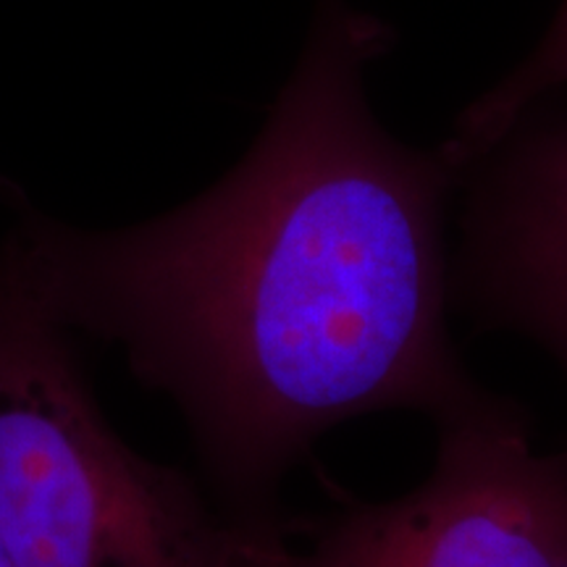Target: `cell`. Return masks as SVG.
<instances>
[{"mask_svg": "<svg viewBox=\"0 0 567 567\" xmlns=\"http://www.w3.org/2000/svg\"><path fill=\"white\" fill-rule=\"evenodd\" d=\"M268 520L216 515L130 450L69 334L0 292V542L13 567H255Z\"/></svg>", "mask_w": 567, "mask_h": 567, "instance_id": "2", "label": "cell"}, {"mask_svg": "<svg viewBox=\"0 0 567 567\" xmlns=\"http://www.w3.org/2000/svg\"><path fill=\"white\" fill-rule=\"evenodd\" d=\"M457 284L484 321L534 339L567 375V124L520 137L496 163Z\"/></svg>", "mask_w": 567, "mask_h": 567, "instance_id": "4", "label": "cell"}, {"mask_svg": "<svg viewBox=\"0 0 567 567\" xmlns=\"http://www.w3.org/2000/svg\"><path fill=\"white\" fill-rule=\"evenodd\" d=\"M436 429L421 486L354 505L305 547L274 528L258 567H567V450L538 452L499 396Z\"/></svg>", "mask_w": 567, "mask_h": 567, "instance_id": "3", "label": "cell"}, {"mask_svg": "<svg viewBox=\"0 0 567 567\" xmlns=\"http://www.w3.org/2000/svg\"><path fill=\"white\" fill-rule=\"evenodd\" d=\"M563 84H567V0L536 51L460 113L455 132L439 151L446 166L460 172L484 158L517 130L538 97Z\"/></svg>", "mask_w": 567, "mask_h": 567, "instance_id": "5", "label": "cell"}, {"mask_svg": "<svg viewBox=\"0 0 567 567\" xmlns=\"http://www.w3.org/2000/svg\"><path fill=\"white\" fill-rule=\"evenodd\" d=\"M0 567H13L9 551H6V547H3V542H0Z\"/></svg>", "mask_w": 567, "mask_h": 567, "instance_id": "6", "label": "cell"}, {"mask_svg": "<svg viewBox=\"0 0 567 567\" xmlns=\"http://www.w3.org/2000/svg\"><path fill=\"white\" fill-rule=\"evenodd\" d=\"M384 21L318 0L308 45L252 147L208 193L126 229L17 213L0 292L122 347L187 415L243 520L334 425L381 410L439 423L486 405L446 334L442 153L375 122L363 74Z\"/></svg>", "mask_w": 567, "mask_h": 567, "instance_id": "1", "label": "cell"}]
</instances>
